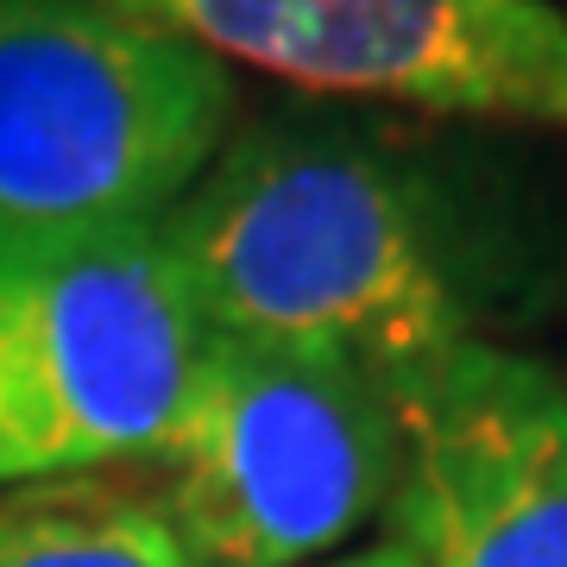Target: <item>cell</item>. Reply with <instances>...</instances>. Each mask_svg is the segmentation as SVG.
<instances>
[{
    "label": "cell",
    "mask_w": 567,
    "mask_h": 567,
    "mask_svg": "<svg viewBox=\"0 0 567 567\" xmlns=\"http://www.w3.org/2000/svg\"><path fill=\"white\" fill-rule=\"evenodd\" d=\"M203 347L158 227L0 252V486L152 461Z\"/></svg>",
    "instance_id": "obj_4"
},
{
    "label": "cell",
    "mask_w": 567,
    "mask_h": 567,
    "mask_svg": "<svg viewBox=\"0 0 567 567\" xmlns=\"http://www.w3.org/2000/svg\"><path fill=\"white\" fill-rule=\"evenodd\" d=\"M316 567H423V561H416L398 536H385V543H365V548H341V555H328V561H316Z\"/></svg>",
    "instance_id": "obj_8"
},
{
    "label": "cell",
    "mask_w": 567,
    "mask_h": 567,
    "mask_svg": "<svg viewBox=\"0 0 567 567\" xmlns=\"http://www.w3.org/2000/svg\"><path fill=\"white\" fill-rule=\"evenodd\" d=\"M391 536L423 567H567V385L466 334L398 398Z\"/></svg>",
    "instance_id": "obj_6"
},
{
    "label": "cell",
    "mask_w": 567,
    "mask_h": 567,
    "mask_svg": "<svg viewBox=\"0 0 567 567\" xmlns=\"http://www.w3.org/2000/svg\"><path fill=\"white\" fill-rule=\"evenodd\" d=\"M0 567H203L171 511L145 492L82 473L0 486Z\"/></svg>",
    "instance_id": "obj_7"
},
{
    "label": "cell",
    "mask_w": 567,
    "mask_h": 567,
    "mask_svg": "<svg viewBox=\"0 0 567 567\" xmlns=\"http://www.w3.org/2000/svg\"><path fill=\"white\" fill-rule=\"evenodd\" d=\"M561 7H567V0H561Z\"/></svg>",
    "instance_id": "obj_9"
},
{
    "label": "cell",
    "mask_w": 567,
    "mask_h": 567,
    "mask_svg": "<svg viewBox=\"0 0 567 567\" xmlns=\"http://www.w3.org/2000/svg\"><path fill=\"white\" fill-rule=\"evenodd\" d=\"M158 234L208 334L360 365L391 398L473 334L435 189L353 133H227Z\"/></svg>",
    "instance_id": "obj_1"
},
{
    "label": "cell",
    "mask_w": 567,
    "mask_h": 567,
    "mask_svg": "<svg viewBox=\"0 0 567 567\" xmlns=\"http://www.w3.org/2000/svg\"><path fill=\"white\" fill-rule=\"evenodd\" d=\"M227 70L435 121L567 133L561 0H107Z\"/></svg>",
    "instance_id": "obj_5"
},
{
    "label": "cell",
    "mask_w": 567,
    "mask_h": 567,
    "mask_svg": "<svg viewBox=\"0 0 567 567\" xmlns=\"http://www.w3.org/2000/svg\"><path fill=\"white\" fill-rule=\"evenodd\" d=\"M152 466L203 567H316L391 505L398 404L360 365L208 334Z\"/></svg>",
    "instance_id": "obj_3"
},
{
    "label": "cell",
    "mask_w": 567,
    "mask_h": 567,
    "mask_svg": "<svg viewBox=\"0 0 567 567\" xmlns=\"http://www.w3.org/2000/svg\"><path fill=\"white\" fill-rule=\"evenodd\" d=\"M234 126V70L107 0H0V252L158 227Z\"/></svg>",
    "instance_id": "obj_2"
}]
</instances>
